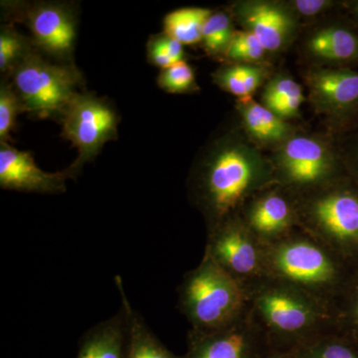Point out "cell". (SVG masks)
Listing matches in <instances>:
<instances>
[{"instance_id": "obj_2", "label": "cell", "mask_w": 358, "mask_h": 358, "mask_svg": "<svg viewBox=\"0 0 358 358\" xmlns=\"http://www.w3.org/2000/svg\"><path fill=\"white\" fill-rule=\"evenodd\" d=\"M22 110L39 117L61 114L76 95L80 75L69 66L52 64L31 50L13 69Z\"/></svg>"}, {"instance_id": "obj_4", "label": "cell", "mask_w": 358, "mask_h": 358, "mask_svg": "<svg viewBox=\"0 0 358 358\" xmlns=\"http://www.w3.org/2000/svg\"><path fill=\"white\" fill-rule=\"evenodd\" d=\"M60 115L62 136L78 150L76 160L68 169L75 178L86 162L95 159L106 143L117 138V115L105 101L78 93Z\"/></svg>"}, {"instance_id": "obj_17", "label": "cell", "mask_w": 358, "mask_h": 358, "mask_svg": "<svg viewBox=\"0 0 358 358\" xmlns=\"http://www.w3.org/2000/svg\"><path fill=\"white\" fill-rule=\"evenodd\" d=\"M260 308L268 322L281 331H299L310 322L308 308L287 294L277 292L266 294L260 299Z\"/></svg>"}, {"instance_id": "obj_25", "label": "cell", "mask_w": 358, "mask_h": 358, "mask_svg": "<svg viewBox=\"0 0 358 358\" xmlns=\"http://www.w3.org/2000/svg\"><path fill=\"white\" fill-rule=\"evenodd\" d=\"M22 110L15 90L2 82L0 87V138L6 143L15 124L16 117Z\"/></svg>"}, {"instance_id": "obj_26", "label": "cell", "mask_w": 358, "mask_h": 358, "mask_svg": "<svg viewBox=\"0 0 358 358\" xmlns=\"http://www.w3.org/2000/svg\"><path fill=\"white\" fill-rule=\"evenodd\" d=\"M20 35L9 28H2L0 34V70H13L27 52Z\"/></svg>"}, {"instance_id": "obj_31", "label": "cell", "mask_w": 358, "mask_h": 358, "mask_svg": "<svg viewBox=\"0 0 358 358\" xmlns=\"http://www.w3.org/2000/svg\"><path fill=\"white\" fill-rule=\"evenodd\" d=\"M355 157H357V164H358V145L357 148V152H355Z\"/></svg>"}, {"instance_id": "obj_11", "label": "cell", "mask_w": 358, "mask_h": 358, "mask_svg": "<svg viewBox=\"0 0 358 358\" xmlns=\"http://www.w3.org/2000/svg\"><path fill=\"white\" fill-rule=\"evenodd\" d=\"M128 322L124 308L87 331L76 358H127Z\"/></svg>"}, {"instance_id": "obj_30", "label": "cell", "mask_w": 358, "mask_h": 358, "mask_svg": "<svg viewBox=\"0 0 358 358\" xmlns=\"http://www.w3.org/2000/svg\"><path fill=\"white\" fill-rule=\"evenodd\" d=\"M355 15H357V18H358V2H357V3H355Z\"/></svg>"}, {"instance_id": "obj_10", "label": "cell", "mask_w": 358, "mask_h": 358, "mask_svg": "<svg viewBox=\"0 0 358 358\" xmlns=\"http://www.w3.org/2000/svg\"><path fill=\"white\" fill-rule=\"evenodd\" d=\"M275 264L289 279L307 284L329 281L334 275L333 265L324 253L303 242L282 247L275 257Z\"/></svg>"}, {"instance_id": "obj_16", "label": "cell", "mask_w": 358, "mask_h": 358, "mask_svg": "<svg viewBox=\"0 0 358 358\" xmlns=\"http://www.w3.org/2000/svg\"><path fill=\"white\" fill-rule=\"evenodd\" d=\"M115 282L121 296L122 307L126 312L128 322L127 358H178L160 343L143 317L129 303L122 278L117 275Z\"/></svg>"}, {"instance_id": "obj_18", "label": "cell", "mask_w": 358, "mask_h": 358, "mask_svg": "<svg viewBox=\"0 0 358 358\" xmlns=\"http://www.w3.org/2000/svg\"><path fill=\"white\" fill-rule=\"evenodd\" d=\"M247 350L243 333L225 327L195 338L188 358H246Z\"/></svg>"}, {"instance_id": "obj_12", "label": "cell", "mask_w": 358, "mask_h": 358, "mask_svg": "<svg viewBox=\"0 0 358 358\" xmlns=\"http://www.w3.org/2000/svg\"><path fill=\"white\" fill-rule=\"evenodd\" d=\"M317 222L327 232L343 240L358 239V197L334 192L320 197L313 206Z\"/></svg>"}, {"instance_id": "obj_23", "label": "cell", "mask_w": 358, "mask_h": 358, "mask_svg": "<svg viewBox=\"0 0 358 358\" xmlns=\"http://www.w3.org/2000/svg\"><path fill=\"white\" fill-rule=\"evenodd\" d=\"M263 106L267 109L274 110L278 105L289 101L305 102L303 90L291 77L278 75L266 85L262 95Z\"/></svg>"}, {"instance_id": "obj_3", "label": "cell", "mask_w": 358, "mask_h": 358, "mask_svg": "<svg viewBox=\"0 0 358 358\" xmlns=\"http://www.w3.org/2000/svg\"><path fill=\"white\" fill-rule=\"evenodd\" d=\"M180 294L183 310L201 333L225 329L240 303L236 282L209 257L187 275Z\"/></svg>"}, {"instance_id": "obj_21", "label": "cell", "mask_w": 358, "mask_h": 358, "mask_svg": "<svg viewBox=\"0 0 358 358\" xmlns=\"http://www.w3.org/2000/svg\"><path fill=\"white\" fill-rule=\"evenodd\" d=\"M291 207L282 196L268 194L257 202L250 215L251 224L263 233H274L286 227L291 220Z\"/></svg>"}, {"instance_id": "obj_6", "label": "cell", "mask_w": 358, "mask_h": 358, "mask_svg": "<svg viewBox=\"0 0 358 358\" xmlns=\"http://www.w3.org/2000/svg\"><path fill=\"white\" fill-rule=\"evenodd\" d=\"M233 13L244 30L255 35L267 52L286 48L298 30V18L293 9L279 2H238Z\"/></svg>"}, {"instance_id": "obj_7", "label": "cell", "mask_w": 358, "mask_h": 358, "mask_svg": "<svg viewBox=\"0 0 358 358\" xmlns=\"http://www.w3.org/2000/svg\"><path fill=\"white\" fill-rule=\"evenodd\" d=\"M72 178L68 169L46 173L35 164L32 155L16 150L7 143L0 145V187L13 192L61 194L66 181Z\"/></svg>"}, {"instance_id": "obj_5", "label": "cell", "mask_w": 358, "mask_h": 358, "mask_svg": "<svg viewBox=\"0 0 358 358\" xmlns=\"http://www.w3.org/2000/svg\"><path fill=\"white\" fill-rule=\"evenodd\" d=\"M327 143L315 136H294L278 147L275 164L282 176L296 185L320 182L333 173L336 159Z\"/></svg>"}, {"instance_id": "obj_19", "label": "cell", "mask_w": 358, "mask_h": 358, "mask_svg": "<svg viewBox=\"0 0 358 358\" xmlns=\"http://www.w3.org/2000/svg\"><path fill=\"white\" fill-rule=\"evenodd\" d=\"M267 70L262 66L235 63L219 68L213 80L221 89L240 99L251 98L265 81Z\"/></svg>"}, {"instance_id": "obj_29", "label": "cell", "mask_w": 358, "mask_h": 358, "mask_svg": "<svg viewBox=\"0 0 358 358\" xmlns=\"http://www.w3.org/2000/svg\"><path fill=\"white\" fill-rule=\"evenodd\" d=\"M312 358H357L345 346L331 345L317 350Z\"/></svg>"}, {"instance_id": "obj_15", "label": "cell", "mask_w": 358, "mask_h": 358, "mask_svg": "<svg viewBox=\"0 0 358 358\" xmlns=\"http://www.w3.org/2000/svg\"><path fill=\"white\" fill-rule=\"evenodd\" d=\"M313 58L331 64L358 61V34L341 25H329L317 30L307 43Z\"/></svg>"}, {"instance_id": "obj_8", "label": "cell", "mask_w": 358, "mask_h": 358, "mask_svg": "<svg viewBox=\"0 0 358 358\" xmlns=\"http://www.w3.org/2000/svg\"><path fill=\"white\" fill-rule=\"evenodd\" d=\"M307 84L315 110L339 117L358 108V73L341 68L308 72Z\"/></svg>"}, {"instance_id": "obj_1", "label": "cell", "mask_w": 358, "mask_h": 358, "mask_svg": "<svg viewBox=\"0 0 358 358\" xmlns=\"http://www.w3.org/2000/svg\"><path fill=\"white\" fill-rule=\"evenodd\" d=\"M262 155L239 138H225L205 160L200 199L211 217L221 219L240 203L266 171Z\"/></svg>"}, {"instance_id": "obj_22", "label": "cell", "mask_w": 358, "mask_h": 358, "mask_svg": "<svg viewBox=\"0 0 358 358\" xmlns=\"http://www.w3.org/2000/svg\"><path fill=\"white\" fill-rule=\"evenodd\" d=\"M235 30L230 16L223 11L212 13L205 23L202 40L205 50L211 55L225 54Z\"/></svg>"}, {"instance_id": "obj_24", "label": "cell", "mask_w": 358, "mask_h": 358, "mask_svg": "<svg viewBox=\"0 0 358 358\" xmlns=\"http://www.w3.org/2000/svg\"><path fill=\"white\" fill-rule=\"evenodd\" d=\"M157 84L171 94L190 93L197 89L194 71L185 61L162 69L157 78Z\"/></svg>"}, {"instance_id": "obj_14", "label": "cell", "mask_w": 358, "mask_h": 358, "mask_svg": "<svg viewBox=\"0 0 358 358\" xmlns=\"http://www.w3.org/2000/svg\"><path fill=\"white\" fill-rule=\"evenodd\" d=\"M237 109L250 138L261 145H277L279 147L294 136L293 128L287 121L278 117L265 106L255 102L252 96L240 99Z\"/></svg>"}, {"instance_id": "obj_27", "label": "cell", "mask_w": 358, "mask_h": 358, "mask_svg": "<svg viewBox=\"0 0 358 358\" xmlns=\"http://www.w3.org/2000/svg\"><path fill=\"white\" fill-rule=\"evenodd\" d=\"M148 59L152 65L160 69H166L174 64L167 50L164 35H155L148 43Z\"/></svg>"}, {"instance_id": "obj_20", "label": "cell", "mask_w": 358, "mask_h": 358, "mask_svg": "<svg viewBox=\"0 0 358 358\" xmlns=\"http://www.w3.org/2000/svg\"><path fill=\"white\" fill-rule=\"evenodd\" d=\"M213 11L189 7L171 11L164 20V34L178 40L182 45L197 43L202 40L205 23Z\"/></svg>"}, {"instance_id": "obj_9", "label": "cell", "mask_w": 358, "mask_h": 358, "mask_svg": "<svg viewBox=\"0 0 358 358\" xmlns=\"http://www.w3.org/2000/svg\"><path fill=\"white\" fill-rule=\"evenodd\" d=\"M26 20L33 38L44 51L58 57L71 54L76 38V24L67 6L36 4L28 10Z\"/></svg>"}, {"instance_id": "obj_13", "label": "cell", "mask_w": 358, "mask_h": 358, "mask_svg": "<svg viewBox=\"0 0 358 358\" xmlns=\"http://www.w3.org/2000/svg\"><path fill=\"white\" fill-rule=\"evenodd\" d=\"M217 265L237 274H248L255 270L257 253L253 244L241 230L227 226L212 238L208 255Z\"/></svg>"}, {"instance_id": "obj_28", "label": "cell", "mask_w": 358, "mask_h": 358, "mask_svg": "<svg viewBox=\"0 0 358 358\" xmlns=\"http://www.w3.org/2000/svg\"><path fill=\"white\" fill-rule=\"evenodd\" d=\"M334 2L329 0H296L291 2L289 6L294 13L303 16H315L331 8Z\"/></svg>"}]
</instances>
